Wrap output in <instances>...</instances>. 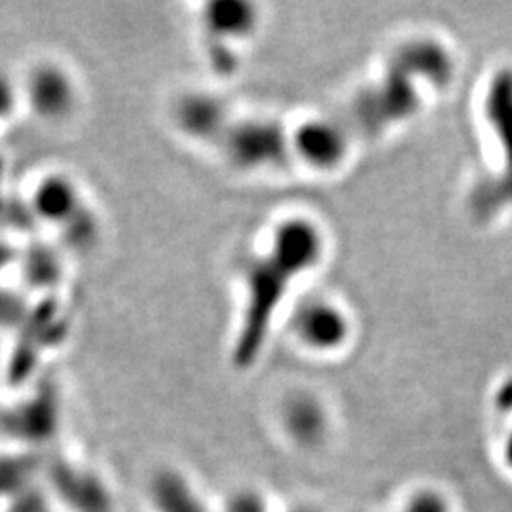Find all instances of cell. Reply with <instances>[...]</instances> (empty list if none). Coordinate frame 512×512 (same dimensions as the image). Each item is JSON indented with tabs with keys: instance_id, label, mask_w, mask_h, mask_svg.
I'll return each instance as SVG.
<instances>
[{
	"instance_id": "obj_1",
	"label": "cell",
	"mask_w": 512,
	"mask_h": 512,
	"mask_svg": "<svg viewBox=\"0 0 512 512\" xmlns=\"http://www.w3.org/2000/svg\"><path fill=\"white\" fill-rule=\"evenodd\" d=\"M264 228L241 270L243 308L234 349L238 366H249L256 359L291 283L319 255V238L308 222L283 219Z\"/></svg>"
},
{
	"instance_id": "obj_2",
	"label": "cell",
	"mask_w": 512,
	"mask_h": 512,
	"mask_svg": "<svg viewBox=\"0 0 512 512\" xmlns=\"http://www.w3.org/2000/svg\"><path fill=\"white\" fill-rule=\"evenodd\" d=\"M42 484L55 512H118V495L109 476L88 461L46 458Z\"/></svg>"
},
{
	"instance_id": "obj_3",
	"label": "cell",
	"mask_w": 512,
	"mask_h": 512,
	"mask_svg": "<svg viewBox=\"0 0 512 512\" xmlns=\"http://www.w3.org/2000/svg\"><path fill=\"white\" fill-rule=\"evenodd\" d=\"M148 512H219L198 480L179 465H160L145 482Z\"/></svg>"
},
{
	"instance_id": "obj_4",
	"label": "cell",
	"mask_w": 512,
	"mask_h": 512,
	"mask_svg": "<svg viewBox=\"0 0 512 512\" xmlns=\"http://www.w3.org/2000/svg\"><path fill=\"white\" fill-rule=\"evenodd\" d=\"M258 14L253 4L245 2H217L205 8L200 19L203 40L215 44L211 54H232L228 42H245L253 37L258 27Z\"/></svg>"
},
{
	"instance_id": "obj_5",
	"label": "cell",
	"mask_w": 512,
	"mask_h": 512,
	"mask_svg": "<svg viewBox=\"0 0 512 512\" xmlns=\"http://www.w3.org/2000/svg\"><path fill=\"white\" fill-rule=\"evenodd\" d=\"M277 425L283 437L300 450H313L327 439V412L310 395H289L277 408Z\"/></svg>"
},
{
	"instance_id": "obj_6",
	"label": "cell",
	"mask_w": 512,
	"mask_h": 512,
	"mask_svg": "<svg viewBox=\"0 0 512 512\" xmlns=\"http://www.w3.org/2000/svg\"><path fill=\"white\" fill-rule=\"evenodd\" d=\"M293 338L311 351H329L344 340L346 321L329 302H306L291 319Z\"/></svg>"
},
{
	"instance_id": "obj_7",
	"label": "cell",
	"mask_w": 512,
	"mask_h": 512,
	"mask_svg": "<svg viewBox=\"0 0 512 512\" xmlns=\"http://www.w3.org/2000/svg\"><path fill=\"white\" fill-rule=\"evenodd\" d=\"M44 465V454L16 446L0 450V512L37 488L42 482Z\"/></svg>"
},
{
	"instance_id": "obj_8",
	"label": "cell",
	"mask_w": 512,
	"mask_h": 512,
	"mask_svg": "<svg viewBox=\"0 0 512 512\" xmlns=\"http://www.w3.org/2000/svg\"><path fill=\"white\" fill-rule=\"evenodd\" d=\"M73 92L71 76L52 65H40L27 76V103L40 114L59 116L69 112L74 103Z\"/></svg>"
},
{
	"instance_id": "obj_9",
	"label": "cell",
	"mask_w": 512,
	"mask_h": 512,
	"mask_svg": "<svg viewBox=\"0 0 512 512\" xmlns=\"http://www.w3.org/2000/svg\"><path fill=\"white\" fill-rule=\"evenodd\" d=\"M2 512H55V509L50 497L46 494L44 484L40 482L37 488H33L31 492L19 497L18 501H14L8 509H4Z\"/></svg>"
},
{
	"instance_id": "obj_10",
	"label": "cell",
	"mask_w": 512,
	"mask_h": 512,
	"mask_svg": "<svg viewBox=\"0 0 512 512\" xmlns=\"http://www.w3.org/2000/svg\"><path fill=\"white\" fill-rule=\"evenodd\" d=\"M404 512H450L448 511V505L444 503V499L439 495L420 494L418 497H414L408 507L404 509Z\"/></svg>"
},
{
	"instance_id": "obj_11",
	"label": "cell",
	"mask_w": 512,
	"mask_h": 512,
	"mask_svg": "<svg viewBox=\"0 0 512 512\" xmlns=\"http://www.w3.org/2000/svg\"><path fill=\"white\" fill-rule=\"evenodd\" d=\"M8 88V80L0 74V118L4 116V109L14 105V92H10Z\"/></svg>"
},
{
	"instance_id": "obj_12",
	"label": "cell",
	"mask_w": 512,
	"mask_h": 512,
	"mask_svg": "<svg viewBox=\"0 0 512 512\" xmlns=\"http://www.w3.org/2000/svg\"><path fill=\"white\" fill-rule=\"evenodd\" d=\"M277 512V511H275ZM279 512H321L317 507H313L310 503H294V505H289L287 509H283V511Z\"/></svg>"
},
{
	"instance_id": "obj_13",
	"label": "cell",
	"mask_w": 512,
	"mask_h": 512,
	"mask_svg": "<svg viewBox=\"0 0 512 512\" xmlns=\"http://www.w3.org/2000/svg\"><path fill=\"white\" fill-rule=\"evenodd\" d=\"M505 461H507V465L512 469V435L507 440V444H505Z\"/></svg>"
}]
</instances>
